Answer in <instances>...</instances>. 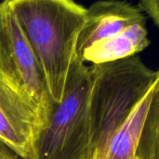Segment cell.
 <instances>
[{"instance_id": "obj_1", "label": "cell", "mask_w": 159, "mask_h": 159, "mask_svg": "<svg viewBox=\"0 0 159 159\" xmlns=\"http://www.w3.org/2000/svg\"><path fill=\"white\" fill-rule=\"evenodd\" d=\"M90 159H134L157 82L137 57L89 66Z\"/></svg>"}, {"instance_id": "obj_2", "label": "cell", "mask_w": 159, "mask_h": 159, "mask_svg": "<svg viewBox=\"0 0 159 159\" xmlns=\"http://www.w3.org/2000/svg\"><path fill=\"white\" fill-rule=\"evenodd\" d=\"M10 1L48 94L59 103L71 65L77 58V41L87 7L72 0Z\"/></svg>"}, {"instance_id": "obj_3", "label": "cell", "mask_w": 159, "mask_h": 159, "mask_svg": "<svg viewBox=\"0 0 159 159\" xmlns=\"http://www.w3.org/2000/svg\"><path fill=\"white\" fill-rule=\"evenodd\" d=\"M91 87L89 66L77 57L71 65L62 100L52 103L36 134L32 159H90Z\"/></svg>"}, {"instance_id": "obj_4", "label": "cell", "mask_w": 159, "mask_h": 159, "mask_svg": "<svg viewBox=\"0 0 159 159\" xmlns=\"http://www.w3.org/2000/svg\"><path fill=\"white\" fill-rule=\"evenodd\" d=\"M0 77L33 103L43 124L54 102L10 0L0 3Z\"/></svg>"}, {"instance_id": "obj_5", "label": "cell", "mask_w": 159, "mask_h": 159, "mask_svg": "<svg viewBox=\"0 0 159 159\" xmlns=\"http://www.w3.org/2000/svg\"><path fill=\"white\" fill-rule=\"evenodd\" d=\"M145 20L138 6L125 1H98L87 7L76 52L81 60L106 58L123 49Z\"/></svg>"}, {"instance_id": "obj_6", "label": "cell", "mask_w": 159, "mask_h": 159, "mask_svg": "<svg viewBox=\"0 0 159 159\" xmlns=\"http://www.w3.org/2000/svg\"><path fill=\"white\" fill-rule=\"evenodd\" d=\"M41 125L33 103L0 77V141L20 158L32 159Z\"/></svg>"}, {"instance_id": "obj_7", "label": "cell", "mask_w": 159, "mask_h": 159, "mask_svg": "<svg viewBox=\"0 0 159 159\" xmlns=\"http://www.w3.org/2000/svg\"><path fill=\"white\" fill-rule=\"evenodd\" d=\"M158 77L143 123L134 159H159V69Z\"/></svg>"}, {"instance_id": "obj_8", "label": "cell", "mask_w": 159, "mask_h": 159, "mask_svg": "<svg viewBox=\"0 0 159 159\" xmlns=\"http://www.w3.org/2000/svg\"><path fill=\"white\" fill-rule=\"evenodd\" d=\"M142 12H145L159 28V0H142L138 3Z\"/></svg>"}, {"instance_id": "obj_9", "label": "cell", "mask_w": 159, "mask_h": 159, "mask_svg": "<svg viewBox=\"0 0 159 159\" xmlns=\"http://www.w3.org/2000/svg\"><path fill=\"white\" fill-rule=\"evenodd\" d=\"M20 157L0 141V159H19Z\"/></svg>"}]
</instances>
